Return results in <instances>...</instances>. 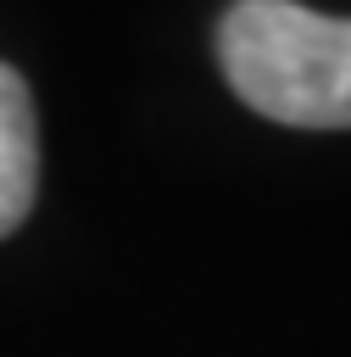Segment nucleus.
I'll return each instance as SVG.
<instances>
[{
    "label": "nucleus",
    "instance_id": "obj_2",
    "mask_svg": "<svg viewBox=\"0 0 351 357\" xmlns=\"http://www.w3.org/2000/svg\"><path fill=\"white\" fill-rule=\"evenodd\" d=\"M39 190V128L22 73L0 61V240L28 218Z\"/></svg>",
    "mask_w": 351,
    "mask_h": 357
},
{
    "label": "nucleus",
    "instance_id": "obj_1",
    "mask_svg": "<svg viewBox=\"0 0 351 357\" xmlns=\"http://www.w3.org/2000/svg\"><path fill=\"white\" fill-rule=\"evenodd\" d=\"M228 89L284 128H351V17L301 0H234L217 22Z\"/></svg>",
    "mask_w": 351,
    "mask_h": 357
}]
</instances>
